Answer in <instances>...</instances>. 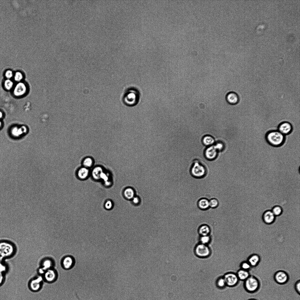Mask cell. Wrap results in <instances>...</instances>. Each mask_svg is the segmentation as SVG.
I'll return each instance as SVG.
<instances>
[{
    "mask_svg": "<svg viewBox=\"0 0 300 300\" xmlns=\"http://www.w3.org/2000/svg\"><path fill=\"white\" fill-rule=\"evenodd\" d=\"M265 139L266 142L270 146L279 147L283 146L286 139V136L277 130L268 131L265 134Z\"/></svg>",
    "mask_w": 300,
    "mask_h": 300,
    "instance_id": "obj_1",
    "label": "cell"
},
{
    "mask_svg": "<svg viewBox=\"0 0 300 300\" xmlns=\"http://www.w3.org/2000/svg\"><path fill=\"white\" fill-rule=\"evenodd\" d=\"M139 94L136 89L129 88L124 91L121 96V100L123 103L129 106H134L138 102Z\"/></svg>",
    "mask_w": 300,
    "mask_h": 300,
    "instance_id": "obj_2",
    "label": "cell"
},
{
    "mask_svg": "<svg viewBox=\"0 0 300 300\" xmlns=\"http://www.w3.org/2000/svg\"><path fill=\"white\" fill-rule=\"evenodd\" d=\"M244 281V288L249 293L255 292L260 287V282L258 279L254 276L250 275Z\"/></svg>",
    "mask_w": 300,
    "mask_h": 300,
    "instance_id": "obj_3",
    "label": "cell"
},
{
    "mask_svg": "<svg viewBox=\"0 0 300 300\" xmlns=\"http://www.w3.org/2000/svg\"><path fill=\"white\" fill-rule=\"evenodd\" d=\"M190 172L192 175L195 178H201L204 176L206 173V168L204 165L197 161L194 162Z\"/></svg>",
    "mask_w": 300,
    "mask_h": 300,
    "instance_id": "obj_4",
    "label": "cell"
},
{
    "mask_svg": "<svg viewBox=\"0 0 300 300\" xmlns=\"http://www.w3.org/2000/svg\"><path fill=\"white\" fill-rule=\"evenodd\" d=\"M277 130L284 135L286 136L290 134L293 131L292 125L289 122L284 121L278 125Z\"/></svg>",
    "mask_w": 300,
    "mask_h": 300,
    "instance_id": "obj_5",
    "label": "cell"
},
{
    "mask_svg": "<svg viewBox=\"0 0 300 300\" xmlns=\"http://www.w3.org/2000/svg\"><path fill=\"white\" fill-rule=\"evenodd\" d=\"M289 277L288 274L285 271L282 270L277 271L274 275L275 281L279 284H286L288 281Z\"/></svg>",
    "mask_w": 300,
    "mask_h": 300,
    "instance_id": "obj_6",
    "label": "cell"
},
{
    "mask_svg": "<svg viewBox=\"0 0 300 300\" xmlns=\"http://www.w3.org/2000/svg\"><path fill=\"white\" fill-rule=\"evenodd\" d=\"M195 251L196 255L201 257H207L210 253V250L208 247L206 245L202 243L199 244L196 246Z\"/></svg>",
    "mask_w": 300,
    "mask_h": 300,
    "instance_id": "obj_7",
    "label": "cell"
},
{
    "mask_svg": "<svg viewBox=\"0 0 300 300\" xmlns=\"http://www.w3.org/2000/svg\"><path fill=\"white\" fill-rule=\"evenodd\" d=\"M224 278L226 284L231 287L237 284L239 280L236 274L232 272L227 273L224 275Z\"/></svg>",
    "mask_w": 300,
    "mask_h": 300,
    "instance_id": "obj_8",
    "label": "cell"
},
{
    "mask_svg": "<svg viewBox=\"0 0 300 300\" xmlns=\"http://www.w3.org/2000/svg\"><path fill=\"white\" fill-rule=\"evenodd\" d=\"M218 151L214 146H209L204 151L206 158L209 160H213L217 157Z\"/></svg>",
    "mask_w": 300,
    "mask_h": 300,
    "instance_id": "obj_9",
    "label": "cell"
},
{
    "mask_svg": "<svg viewBox=\"0 0 300 300\" xmlns=\"http://www.w3.org/2000/svg\"><path fill=\"white\" fill-rule=\"evenodd\" d=\"M27 88L23 83L19 82L16 85L13 91L15 96H21L24 95L26 92Z\"/></svg>",
    "mask_w": 300,
    "mask_h": 300,
    "instance_id": "obj_10",
    "label": "cell"
},
{
    "mask_svg": "<svg viewBox=\"0 0 300 300\" xmlns=\"http://www.w3.org/2000/svg\"><path fill=\"white\" fill-rule=\"evenodd\" d=\"M75 260L74 258L71 256L64 257L62 261V265L65 269L68 270L72 268L74 265Z\"/></svg>",
    "mask_w": 300,
    "mask_h": 300,
    "instance_id": "obj_11",
    "label": "cell"
},
{
    "mask_svg": "<svg viewBox=\"0 0 300 300\" xmlns=\"http://www.w3.org/2000/svg\"><path fill=\"white\" fill-rule=\"evenodd\" d=\"M276 216L273 214L271 210H267L265 211L262 216V219L263 221L267 224H270L273 223L275 221Z\"/></svg>",
    "mask_w": 300,
    "mask_h": 300,
    "instance_id": "obj_12",
    "label": "cell"
},
{
    "mask_svg": "<svg viewBox=\"0 0 300 300\" xmlns=\"http://www.w3.org/2000/svg\"><path fill=\"white\" fill-rule=\"evenodd\" d=\"M226 99L228 103L232 105L237 104L239 100V97L238 94L233 92H230L227 94Z\"/></svg>",
    "mask_w": 300,
    "mask_h": 300,
    "instance_id": "obj_13",
    "label": "cell"
},
{
    "mask_svg": "<svg viewBox=\"0 0 300 300\" xmlns=\"http://www.w3.org/2000/svg\"><path fill=\"white\" fill-rule=\"evenodd\" d=\"M247 261L251 267H255L258 265L260 260V256L257 254L250 255L248 258Z\"/></svg>",
    "mask_w": 300,
    "mask_h": 300,
    "instance_id": "obj_14",
    "label": "cell"
},
{
    "mask_svg": "<svg viewBox=\"0 0 300 300\" xmlns=\"http://www.w3.org/2000/svg\"><path fill=\"white\" fill-rule=\"evenodd\" d=\"M45 277L47 281L52 282L56 279L57 277V273L54 270H49L45 273Z\"/></svg>",
    "mask_w": 300,
    "mask_h": 300,
    "instance_id": "obj_15",
    "label": "cell"
},
{
    "mask_svg": "<svg viewBox=\"0 0 300 300\" xmlns=\"http://www.w3.org/2000/svg\"><path fill=\"white\" fill-rule=\"evenodd\" d=\"M89 173V170L88 168L83 167L79 169L77 172V175L79 179H84L88 177Z\"/></svg>",
    "mask_w": 300,
    "mask_h": 300,
    "instance_id": "obj_16",
    "label": "cell"
},
{
    "mask_svg": "<svg viewBox=\"0 0 300 300\" xmlns=\"http://www.w3.org/2000/svg\"><path fill=\"white\" fill-rule=\"evenodd\" d=\"M236 274L239 280L243 281L246 280L250 275L249 271L241 269L239 270Z\"/></svg>",
    "mask_w": 300,
    "mask_h": 300,
    "instance_id": "obj_17",
    "label": "cell"
},
{
    "mask_svg": "<svg viewBox=\"0 0 300 300\" xmlns=\"http://www.w3.org/2000/svg\"><path fill=\"white\" fill-rule=\"evenodd\" d=\"M199 208L202 210H206L209 207V200L206 198H202L200 199L197 202Z\"/></svg>",
    "mask_w": 300,
    "mask_h": 300,
    "instance_id": "obj_18",
    "label": "cell"
},
{
    "mask_svg": "<svg viewBox=\"0 0 300 300\" xmlns=\"http://www.w3.org/2000/svg\"><path fill=\"white\" fill-rule=\"evenodd\" d=\"M103 172L102 168L100 166H97L93 168L92 172L93 178L96 180H98L101 178L102 174Z\"/></svg>",
    "mask_w": 300,
    "mask_h": 300,
    "instance_id": "obj_19",
    "label": "cell"
},
{
    "mask_svg": "<svg viewBox=\"0 0 300 300\" xmlns=\"http://www.w3.org/2000/svg\"><path fill=\"white\" fill-rule=\"evenodd\" d=\"M211 231L210 227L207 225L203 224L199 227L198 233L201 236L208 235Z\"/></svg>",
    "mask_w": 300,
    "mask_h": 300,
    "instance_id": "obj_20",
    "label": "cell"
},
{
    "mask_svg": "<svg viewBox=\"0 0 300 300\" xmlns=\"http://www.w3.org/2000/svg\"><path fill=\"white\" fill-rule=\"evenodd\" d=\"M124 195L127 200H131L135 196V192L134 189L128 187L126 188L124 191Z\"/></svg>",
    "mask_w": 300,
    "mask_h": 300,
    "instance_id": "obj_21",
    "label": "cell"
},
{
    "mask_svg": "<svg viewBox=\"0 0 300 300\" xmlns=\"http://www.w3.org/2000/svg\"><path fill=\"white\" fill-rule=\"evenodd\" d=\"M26 130V128L25 126H22L19 128L15 127L13 128L11 132L13 135L15 136H18L25 133Z\"/></svg>",
    "mask_w": 300,
    "mask_h": 300,
    "instance_id": "obj_22",
    "label": "cell"
},
{
    "mask_svg": "<svg viewBox=\"0 0 300 300\" xmlns=\"http://www.w3.org/2000/svg\"><path fill=\"white\" fill-rule=\"evenodd\" d=\"M202 142L206 146H210L214 143L215 141L213 137L210 135L204 136L202 139Z\"/></svg>",
    "mask_w": 300,
    "mask_h": 300,
    "instance_id": "obj_23",
    "label": "cell"
},
{
    "mask_svg": "<svg viewBox=\"0 0 300 300\" xmlns=\"http://www.w3.org/2000/svg\"><path fill=\"white\" fill-rule=\"evenodd\" d=\"M93 161L92 158L90 157L86 158L83 161V167L88 168L91 167L93 165Z\"/></svg>",
    "mask_w": 300,
    "mask_h": 300,
    "instance_id": "obj_24",
    "label": "cell"
},
{
    "mask_svg": "<svg viewBox=\"0 0 300 300\" xmlns=\"http://www.w3.org/2000/svg\"><path fill=\"white\" fill-rule=\"evenodd\" d=\"M271 211L275 216H278L282 214V209L280 206L276 205L272 208Z\"/></svg>",
    "mask_w": 300,
    "mask_h": 300,
    "instance_id": "obj_25",
    "label": "cell"
},
{
    "mask_svg": "<svg viewBox=\"0 0 300 300\" xmlns=\"http://www.w3.org/2000/svg\"><path fill=\"white\" fill-rule=\"evenodd\" d=\"M38 279H35L32 281L30 284V286L32 289L37 290L39 288L40 286V281Z\"/></svg>",
    "mask_w": 300,
    "mask_h": 300,
    "instance_id": "obj_26",
    "label": "cell"
},
{
    "mask_svg": "<svg viewBox=\"0 0 300 300\" xmlns=\"http://www.w3.org/2000/svg\"><path fill=\"white\" fill-rule=\"evenodd\" d=\"M209 207L212 208L217 207L219 204L218 200L215 198H213L209 200Z\"/></svg>",
    "mask_w": 300,
    "mask_h": 300,
    "instance_id": "obj_27",
    "label": "cell"
},
{
    "mask_svg": "<svg viewBox=\"0 0 300 300\" xmlns=\"http://www.w3.org/2000/svg\"><path fill=\"white\" fill-rule=\"evenodd\" d=\"M210 240L211 238L209 235L201 236L200 238L201 243L204 245H206L210 241Z\"/></svg>",
    "mask_w": 300,
    "mask_h": 300,
    "instance_id": "obj_28",
    "label": "cell"
},
{
    "mask_svg": "<svg viewBox=\"0 0 300 300\" xmlns=\"http://www.w3.org/2000/svg\"><path fill=\"white\" fill-rule=\"evenodd\" d=\"M240 266L241 269L248 271H249L251 267L247 260L242 262L240 264Z\"/></svg>",
    "mask_w": 300,
    "mask_h": 300,
    "instance_id": "obj_29",
    "label": "cell"
},
{
    "mask_svg": "<svg viewBox=\"0 0 300 300\" xmlns=\"http://www.w3.org/2000/svg\"><path fill=\"white\" fill-rule=\"evenodd\" d=\"M13 85V82L10 79L6 80L4 83L5 87L8 90L11 89L12 88Z\"/></svg>",
    "mask_w": 300,
    "mask_h": 300,
    "instance_id": "obj_30",
    "label": "cell"
},
{
    "mask_svg": "<svg viewBox=\"0 0 300 300\" xmlns=\"http://www.w3.org/2000/svg\"><path fill=\"white\" fill-rule=\"evenodd\" d=\"M14 78L16 81L20 82L23 78V74L20 72H16L14 75Z\"/></svg>",
    "mask_w": 300,
    "mask_h": 300,
    "instance_id": "obj_31",
    "label": "cell"
},
{
    "mask_svg": "<svg viewBox=\"0 0 300 300\" xmlns=\"http://www.w3.org/2000/svg\"><path fill=\"white\" fill-rule=\"evenodd\" d=\"M217 284L219 287L222 288L226 285L225 280L223 278H219L217 281Z\"/></svg>",
    "mask_w": 300,
    "mask_h": 300,
    "instance_id": "obj_32",
    "label": "cell"
},
{
    "mask_svg": "<svg viewBox=\"0 0 300 300\" xmlns=\"http://www.w3.org/2000/svg\"><path fill=\"white\" fill-rule=\"evenodd\" d=\"M294 288L296 292L299 295L300 294V280H297L294 284Z\"/></svg>",
    "mask_w": 300,
    "mask_h": 300,
    "instance_id": "obj_33",
    "label": "cell"
},
{
    "mask_svg": "<svg viewBox=\"0 0 300 300\" xmlns=\"http://www.w3.org/2000/svg\"><path fill=\"white\" fill-rule=\"evenodd\" d=\"M214 146L218 151L222 150L224 147L223 144L220 142H218Z\"/></svg>",
    "mask_w": 300,
    "mask_h": 300,
    "instance_id": "obj_34",
    "label": "cell"
},
{
    "mask_svg": "<svg viewBox=\"0 0 300 300\" xmlns=\"http://www.w3.org/2000/svg\"><path fill=\"white\" fill-rule=\"evenodd\" d=\"M13 73L11 70H7L5 73V76L7 79H10L13 76Z\"/></svg>",
    "mask_w": 300,
    "mask_h": 300,
    "instance_id": "obj_35",
    "label": "cell"
},
{
    "mask_svg": "<svg viewBox=\"0 0 300 300\" xmlns=\"http://www.w3.org/2000/svg\"><path fill=\"white\" fill-rule=\"evenodd\" d=\"M132 200L133 203L135 204H139L140 202L139 198L137 196H134Z\"/></svg>",
    "mask_w": 300,
    "mask_h": 300,
    "instance_id": "obj_36",
    "label": "cell"
},
{
    "mask_svg": "<svg viewBox=\"0 0 300 300\" xmlns=\"http://www.w3.org/2000/svg\"><path fill=\"white\" fill-rule=\"evenodd\" d=\"M105 208L108 209H110L112 206V202L110 201H107L105 203Z\"/></svg>",
    "mask_w": 300,
    "mask_h": 300,
    "instance_id": "obj_37",
    "label": "cell"
},
{
    "mask_svg": "<svg viewBox=\"0 0 300 300\" xmlns=\"http://www.w3.org/2000/svg\"><path fill=\"white\" fill-rule=\"evenodd\" d=\"M52 264L51 262H50L49 260H46L44 262V264H43V265H44L45 267L48 268L50 266H52Z\"/></svg>",
    "mask_w": 300,
    "mask_h": 300,
    "instance_id": "obj_38",
    "label": "cell"
},
{
    "mask_svg": "<svg viewBox=\"0 0 300 300\" xmlns=\"http://www.w3.org/2000/svg\"><path fill=\"white\" fill-rule=\"evenodd\" d=\"M2 116H3L2 113L1 111H0V119H1L2 117Z\"/></svg>",
    "mask_w": 300,
    "mask_h": 300,
    "instance_id": "obj_39",
    "label": "cell"
},
{
    "mask_svg": "<svg viewBox=\"0 0 300 300\" xmlns=\"http://www.w3.org/2000/svg\"><path fill=\"white\" fill-rule=\"evenodd\" d=\"M247 300H257L256 299H255L252 298V299H248Z\"/></svg>",
    "mask_w": 300,
    "mask_h": 300,
    "instance_id": "obj_40",
    "label": "cell"
},
{
    "mask_svg": "<svg viewBox=\"0 0 300 300\" xmlns=\"http://www.w3.org/2000/svg\"><path fill=\"white\" fill-rule=\"evenodd\" d=\"M1 121H0V128H1Z\"/></svg>",
    "mask_w": 300,
    "mask_h": 300,
    "instance_id": "obj_41",
    "label": "cell"
}]
</instances>
